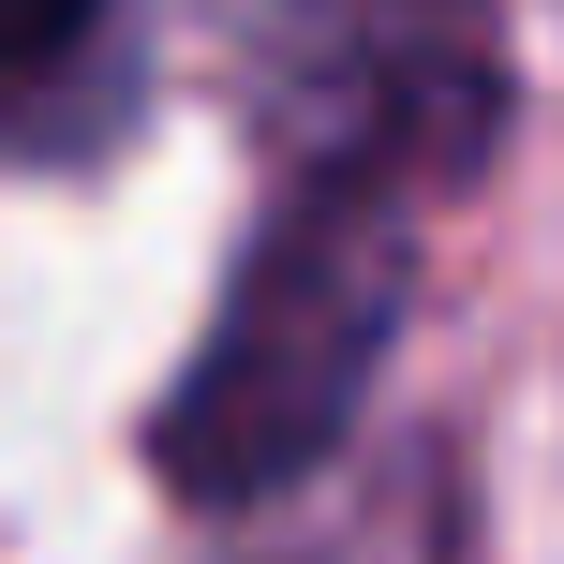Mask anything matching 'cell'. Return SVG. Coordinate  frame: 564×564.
<instances>
[{"mask_svg":"<svg viewBox=\"0 0 564 564\" xmlns=\"http://www.w3.org/2000/svg\"><path fill=\"white\" fill-rule=\"evenodd\" d=\"M416 194H371V178H297V208L238 253L224 312H208L194 371L164 387V490L194 506H268L282 476L341 446V416L371 401L401 327V282H416V238H401Z\"/></svg>","mask_w":564,"mask_h":564,"instance_id":"1","label":"cell"},{"mask_svg":"<svg viewBox=\"0 0 564 564\" xmlns=\"http://www.w3.org/2000/svg\"><path fill=\"white\" fill-rule=\"evenodd\" d=\"M224 45L238 105L297 178L416 194V178H460L506 119L490 0H224Z\"/></svg>","mask_w":564,"mask_h":564,"instance_id":"2","label":"cell"},{"mask_svg":"<svg viewBox=\"0 0 564 564\" xmlns=\"http://www.w3.org/2000/svg\"><path fill=\"white\" fill-rule=\"evenodd\" d=\"M105 15V0H0V75H30V59H59L75 30Z\"/></svg>","mask_w":564,"mask_h":564,"instance_id":"3","label":"cell"}]
</instances>
